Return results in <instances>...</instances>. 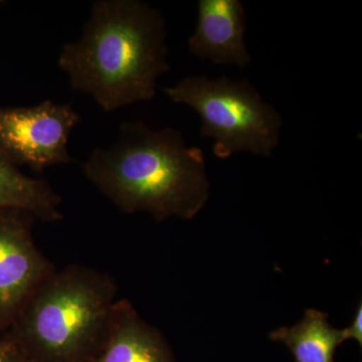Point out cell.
Listing matches in <instances>:
<instances>
[{
    "instance_id": "1",
    "label": "cell",
    "mask_w": 362,
    "mask_h": 362,
    "mask_svg": "<svg viewBox=\"0 0 362 362\" xmlns=\"http://www.w3.org/2000/svg\"><path fill=\"white\" fill-rule=\"evenodd\" d=\"M166 21L140 0H99L77 42L64 45L59 66L71 90L110 113L151 101L157 81L170 70Z\"/></svg>"
},
{
    "instance_id": "3",
    "label": "cell",
    "mask_w": 362,
    "mask_h": 362,
    "mask_svg": "<svg viewBox=\"0 0 362 362\" xmlns=\"http://www.w3.org/2000/svg\"><path fill=\"white\" fill-rule=\"evenodd\" d=\"M118 287L109 274L71 264L26 298L4 332L26 362H90L103 346Z\"/></svg>"
},
{
    "instance_id": "8",
    "label": "cell",
    "mask_w": 362,
    "mask_h": 362,
    "mask_svg": "<svg viewBox=\"0 0 362 362\" xmlns=\"http://www.w3.org/2000/svg\"><path fill=\"white\" fill-rule=\"evenodd\" d=\"M90 362H175L160 331L143 320L132 303L119 299L103 346Z\"/></svg>"
},
{
    "instance_id": "12",
    "label": "cell",
    "mask_w": 362,
    "mask_h": 362,
    "mask_svg": "<svg viewBox=\"0 0 362 362\" xmlns=\"http://www.w3.org/2000/svg\"><path fill=\"white\" fill-rule=\"evenodd\" d=\"M344 341L349 339H354L358 342L359 346L362 345V304L361 302L357 306L356 315L354 317L351 324L349 327L342 329Z\"/></svg>"
},
{
    "instance_id": "7",
    "label": "cell",
    "mask_w": 362,
    "mask_h": 362,
    "mask_svg": "<svg viewBox=\"0 0 362 362\" xmlns=\"http://www.w3.org/2000/svg\"><path fill=\"white\" fill-rule=\"evenodd\" d=\"M246 32L247 14L242 1L199 0L197 26L188 40V49L216 65L246 68L252 63Z\"/></svg>"
},
{
    "instance_id": "4",
    "label": "cell",
    "mask_w": 362,
    "mask_h": 362,
    "mask_svg": "<svg viewBox=\"0 0 362 362\" xmlns=\"http://www.w3.org/2000/svg\"><path fill=\"white\" fill-rule=\"evenodd\" d=\"M176 104L189 107L201 117V134L214 141L220 159L240 152L272 157L280 141L283 120L247 80L194 76L164 88Z\"/></svg>"
},
{
    "instance_id": "5",
    "label": "cell",
    "mask_w": 362,
    "mask_h": 362,
    "mask_svg": "<svg viewBox=\"0 0 362 362\" xmlns=\"http://www.w3.org/2000/svg\"><path fill=\"white\" fill-rule=\"evenodd\" d=\"M80 122L71 104L52 100L33 107L0 108V153L18 168L25 165L37 173L71 163L69 139Z\"/></svg>"
},
{
    "instance_id": "9",
    "label": "cell",
    "mask_w": 362,
    "mask_h": 362,
    "mask_svg": "<svg viewBox=\"0 0 362 362\" xmlns=\"http://www.w3.org/2000/svg\"><path fill=\"white\" fill-rule=\"evenodd\" d=\"M61 206L62 197L47 180L25 175L0 153V209H21L35 220L56 223L64 218Z\"/></svg>"
},
{
    "instance_id": "10",
    "label": "cell",
    "mask_w": 362,
    "mask_h": 362,
    "mask_svg": "<svg viewBox=\"0 0 362 362\" xmlns=\"http://www.w3.org/2000/svg\"><path fill=\"white\" fill-rule=\"evenodd\" d=\"M327 314L308 309L303 320L291 327H281L270 333L274 341L282 342L296 362H334L335 350L344 342L342 330L328 323Z\"/></svg>"
},
{
    "instance_id": "6",
    "label": "cell",
    "mask_w": 362,
    "mask_h": 362,
    "mask_svg": "<svg viewBox=\"0 0 362 362\" xmlns=\"http://www.w3.org/2000/svg\"><path fill=\"white\" fill-rule=\"evenodd\" d=\"M35 218L18 209H0V334L33 290L56 270L33 240Z\"/></svg>"
},
{
    "instance_id": "11",
    "label": "cell",
    "mask_w": 362,
    "mask_h": 362,
    "mask_svg": "<svg viewBox=\"0 0 362 362\" xmlns=\"http://www.w3.org/2000/svg\"><path fill=\"white\" fill-rule=\"evenodd\" d=\"M0 362H26L20 349L4 333L0 335Z\"/></svg>"
},
{
    "instance_id": "2",
    "label": "cell",
    "mask_w": 362,
    "mask_h": 362,
    "mask_svg": "<svg viewBox=\"0 0 362 362\" xmlns=\"http://www.w3.org/2000/svg\"><path fill=\"white\" fill-rule=\"evenodd\" d=\"M88 180L126 214L144 211L161 221L192 220L211 192L206 159L180 131L124 122L109 148H96L82 165Z\"/></svg>"
}]
</instances>
